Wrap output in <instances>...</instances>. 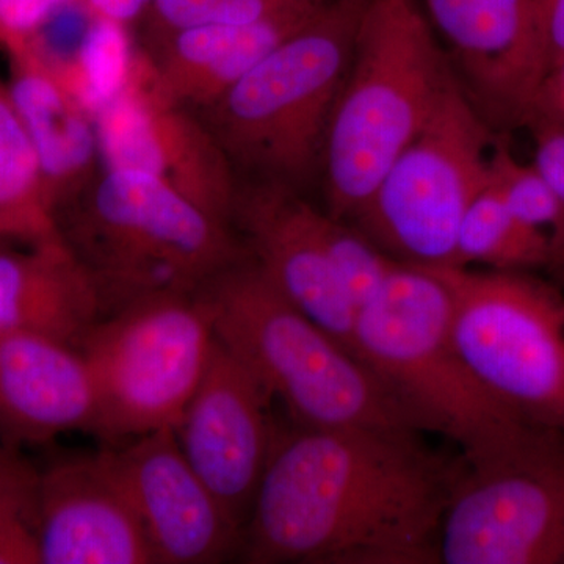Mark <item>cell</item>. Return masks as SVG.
Instances as JSON below:
<instances>
[{"instance_id":"8fae6325","label":"cell","mask_w":564,"mask_h":564,"mask_svg":"<svg viewBox=\"0 0 564 564\" xmlns=\"http://www.w3.org/2000/svg\"><path fill=\"white\" fill-rule=\"evenodd\" d=\"M93 120L106 169L150 173L232 226L237 170L202 117L162 95L150 55H139L129 87Z\"/></svg>"},{"instance_id":"277c9868","label":"cell","mask_w":564,"mask_h":564,"mask_svg":"<svg viewBox=\"0 0 564 564\" xmlns=\"http://www.w3.org/2000/svg\"><path fill=\"white\" fill-rule=\"evenodd\" d=\"M55 221L104 315L147 296L195 293L248 254L234 226L140 170L104 166Z\"/></svg>"},{"instance_id":"5bb4252c","label":"cell","mask_w":564,"mask_h":564,"mask_svg":"<svg viewBox=\"0 0 564 564\" xmlns=\"http://www.w3.org/2000/svg\"><path fill=\"white\" fill-rule=\"evenodd\" d=\"M318 210L292 185L256 180L240 184L232 226L278 291L355 355L358 307L322 242Z\"/></svg>"},{"instance_id":"9c48e42d","label":"cell","mask_w":564,"mask_h":564,"mask_svg":"<svg viewBox=\"0 0 564 564\" xmlns=\"http://www.w3.org/2000/svg\"><path fill=\"white\" fill-rule=\"evenodd\" d=\"M215 336L195 293H162L104 315L80 340L106 440L173 429L202 383Z\"/></svg>"},{"instance_id":"7a4b0ae2","label":"cell","mask_w":564,"mask_h":564,"mask_svg":"<svg viewBox=\"0 0 564 564\" xmlns=\"http://www.w3.org/2000/svg\"><path fill=\"white\" fill-rule=\"evenodd\" d=\"M454 77L421 0H367L323 143L329 215L355 220Z\"/></svg>"},{"instance_id":"6da1fadb","label":"cell","mask_w":564,"mask_h":564,"mask_svg":"<svg viewBox=\"0 0 564 564\" xmlns=\"http://www.w3.org/2000/svg\"><path fill=\"white\" fill-rule=\"evenodd\" d=\"M402 429H274L245 525L252 564L440 563L459 456Z\"/></svg>"},{"instance_id":"4dcf8cb0","label":"cell","mask_w":564,"mask_h":564,"mask_svg":"<svg viewBox=\"0 0 564 564\" xmlns=\"http://www.w3.org/2000/svg\"><path fill=\"white\" fill-rule=\"evenodd\" d=\"M533 118L564 126V62L549 70L544 77L529 121Z\"/></svg>"},{"instance_id":"836d02e7","label":"cell","mask_w":564,"mask_h":564,"mask_svg":"<svg viewBox=\"0 0 564 564\" xmlns=\"http://www.w3.org/2000/svg\"><path fill=\"white\" fill-rule=\"evenodd\" d=\"M144 2H147V6H150L151 0H144ZM147 9H148V7H147Z\"/></svg>"},{"instance_id":"4316f807","label":"cell","mask_w":564,"mask_h":564,"mask_svg":"<svg viewBox=\"0 0 564 564\" xmlns=\"http://www.w3.org/2000/svg\"><path fill=\"white\" fill-rule=\"evenodd\" d=\"M218 0H151L144 11V32L151 47L173 33L209 22Z\"/></svg>"},{"instance_id":"7c38bea8","label":"cell","mask_w":564,"mask_h":564,"mask_svg":"<svg viewBox=\"0 0 564 564\" xmlns=\"http://www.w3.org/2000/svg\"><path fill=\"white\" fill-rule=\"evenodd\" d=\"M421 3L456 80L489 128H525L549 70L533 0Z\"/></svg>"},{"instance_id":"9a60e30c","label":"cell","mask_w":564,"mask_h":564,"mask_svg":"<svg viewBox=\"0 0 564 564\" xmlns=\"http://www.w3.org/2000/svg\"><path fill=\"white\" fill-rule=\"evenodd\" d=\"M150 540L155 564H212L240 551L242 530L182 454L173 429L107 451Z\"/></svg>"},{"instance_id":"e0dca14e","label":"cell","mask_w":564,"mask_h":564,"mask_svg":"<svg viewBox=\"0 0 564 564\" xmlns=\"http://www.w3.org/2000/svg\"><path fill=\"white\" fill-rule=\"evenodd\" d=\"M98 403L79 351L40 334L0 329V429L10 437L47 441L95 433Z\"/></svg>"},{"instance_id":"3957f363","label":"cell","mask_w":564,"mask_h":564,"mask_svg":"<svg viewBox=\"0 0 564 564\" xmlns=\"http://www.w3.org/2000/svg\"><path fill=\"white\" fill-rule=\"evenodd\" d=\"M196 296L215 339L293 422L421 433L372 370L293 306L250 254L215 274Z\"/></svg>"},{"instance_id":"484cf974","label":"cell","mask_w":564,"mask_h":564,"mask_svg":"<svg viewBox=\"0 0 564 564\" xmlns=\"http://www.w3.org/2000/svg\"><path fill=\"white\" fill-rule=\"evenodd\" d=\"M317 226L325 250L356 307L369 302L399 261L389 258L351 223L326 210H318Z\"/></svg>"},{"instance_id":"ba28073f","label":"cell","mask_w":564,"mask_h":564,"mask_svg":"<svg viewBox=\"0 0 564 564\" xmlns=\"http://www.w3.org/2000/svg\"><path fill=\"white\" fill-rule=\"evenodd\" d=\"M440 563L564 564V430L527 423L459 456Z\"/></svg>"},{"instance_id":"30bf717a","label":"cell","mask_w":564,"mask_h":564,"mask_svg":"<svg viewBox=\"0 0 564 564\" xmlns=\"http://www.w3.org/2000/svg\"><path fill=\"white\" fill-rule=\"evenodd\" d=\"M430 270L451 295L452 336L474 377L522 421L564 430L563 296L524 272Z\"/></svg>"},{"instance_id":"d6a6232c","label":"cell","mask_w":564,"mask_h":564,"mask_svg":"<svg viewBox=\"0 0 564 564\" xmlns=\"http://www.w3.org/2000/svg\"><path fill=\"white\" fill-rule=\"evenodd\" d=\"M11 242L9 237L6 236L2 231H0V248L7 247V243Z\"/></svg>"},{"instance_id":"5b68a950","label":"cell","mask_w":564,"mask_h":564,"mask_svg":"<svg viewBox=\"0 0 564 564\" xmlns=\"http://www.w3.org/2000/svg\"><path fill=\"white\" fill-rule=\"evenodd\" d=\"M367 0H326L291 39L196 111L234 169L299 188L321 169Z\"/></svg>"},{"instance_id":"44dd1931","label":"cell","mask_w":564,"mask_h":564,"mask_svg":"<svg viewBox=\"0 0 564 564\" xmlns=\"http://www.w3.org/2000/svg\"><path fill=\"white\" fill-rule=\"evenodd\" d=\"M0 231L33 245L61 240L54 214L44 196L39 159L9 85L0 80Z\"/></svg>"},{"instance_id":"83f0119b","label":"cell","mask_w":564,"mask_h":564,"mask_svg":"<svg viewBox=\"0 0 564 564\" xmlns=\"http://www.w3.org/2000/svg\"><path fill=\"white\" fill-rule=\"evenodd\" d=\"M69 0H0V43L7 52L20 51L55 10Z\"/></svg>"},{"instance_id":"cb8c5ba5","label":"cell","mask_w":564,"mask_h":564,"mask_svg":"<svg viewBox=\"0 0 564 564\" xmlns=\"http://www.w3.org/2000/svg\"><path fill=\"white\" fill-rule=\"evenodd\" d=\"M488 185L514 217L551 237L555 262L563 261V203L533 163L516 158L503 133H497L489 151Z\"/></svg>"},{"instance_id":"8992f818","label":"cell","mask_w":564,"mask_h":564,"mask_svg":"<svg viewBox=\"0 0 564 564\" xmlns=\"http://www.w3.org/2000/svg\"><path fill=\"white\" fill-rule=\"evenodd\" d=\"M355 355L421 432L443 434L474 455L527 425L486 391L451 329V295L430 269L397 262L356 314ZM533 425V423H532Z\"/></svg>"},{"instance_id":"ffe728a7","label":"cell","mask_w":564,"mask_h":564,"mask_svg":"<svg viewBox=\"0 0 564 564\" xmlns=\"http://www.w3.org/2000/svg\"><path fill=\"white\" fill-rule=\"evenodd\" d=\"M10 58L11 101L31 137L55 217L99 173L95 120L50 70L24 55Z\"/></svg>"},{"instance_id":"ac0fdd59","label":"cell","mask_w":564,"mask_h":564,"mask_svg":"<svg viewBox=\"0 0 564 564\" xmlns=\"http://www.w3.org/2000/svg\"><path fill=\"white\" fill-rule=\"evenodd\" d=\"M325 3H304L251 24L204 22L173 33L150 55L159 90L193 111L206 109L313 20Z\"/></svg>"},{"instance_id":"7402d4cb","label":"cell","mask_w":564,"mask_h":564,"mask_svg":"<svg viewBox=\"0 0 564 564\" xmlns=\"http://www.w3.org/2000/svg\"><path fill=\"white\" fill-rule=\"evenodd\" d=\"M555 262L547 234L525 225L486 184L464 215L456 240V267L486 265L524 272Z\"/></svg>"},{"instance_id":"f546056e","label":"cell","mask_w":564,"mask_h":564,"mask_svg":"<svg viewBox=\"0 0 564 564\" xmlns=\"http://www.w3.org/2000/svg\"><path fill=\"white\" fill-rule=\"evenodd\" d=\"M533 7L551 70L564 62V0H533Z\"/></svg>"},{"instance_id":"d4e9b609","label":"cell","mask_w":564,"mask_h":564,"mask_svg":"<svg viewBox=\"0 0 564 564\" xmlns=\"http://www.w3.org/2000/svg\"><path fill=\"white\" fill-rule=\"evenodd\" d=\"M40 478L17 447L0 444V564H41Z\"/></svg>"},{"instance_id":"603a6c76","label":"cell","mask_w":564,"mask_h":564,"mask_svg":"<svg viewBox=\"0 0 564 564\" xmlns=\"http://www.w3.org/2000/svg\"><path fill=\"white\" fill-rule=\"evenodd\" d=\"M139 55L133 50L128 25L95 17L79 54L55 77L95 117L129 87Z\"/></svg>"},{"instance_id":"2e32d148","label":"cell","mask_w":564,"mask_h":564,"mask_svg":"<svg viewBox=\"0 0 564 564\" xmlns=\"http://www.w3.org/2000/svg\"><path fill=\"white\" fill-rule=\"evenodd\" d=\"M41 564H155L107 452L41 470Z\"/></svg>"},{"instance_id":"52a82bcc","label":"cell","mask_w":564,"mask_h":564,"mask_svg":"<svg viewBox=\"0 0 564 564\" xmlns=\"http://www.w3.org/2000/svg\"><path fill=\"white\" fill-rule=\"evenodd\" d=\"M494 139L454 77L351 225L395 261L425 269L456 267L459 228L488 184Z\"/></svg>"},{"instance_id":"f1b7e54d","label":"cell","mask_w":564,"mask_h":564,"mask_svg":"<svg viewBox=\"0 0 564 564\" xmlns=\"http://www.w3.org/2000/svg\"><path fill=\"white\" fill-rule=\"evenodd\" d=\"M525 128L533 135V165L552 185L564 206V126L533 118Z\"/></svg>"},{"instance_id":"d6986e66","label":"cell","mask_w":564,"mask_h":564,"mask_svg":"<svg viewBox=\"0 0 564 564\" xmlns=\"http://www.w3.org/2000/svg\"><path fill=\"white\" fill-rule=\"evenodd\" d=\"M104 317L98 289L61 240L0 248V329L51 337L77 350Z\"/></svg>"},{"instance_id":"1f68e13d","label":"cell","mask_w":564,"mask_h":564,"mask_svg":"<svg viewBox=\"0 0 564 564\" xmlns=\"http://www.w3.org/2000/svg\"><path fill=\"white\" fill-rule=\"evenodd\" d=\"M82 2L96 18L118 22L128 28L132 22L143 18L148 7L144 0H82Z\"/></svg>"},{"instance_id":"4fadbf2b","label":"cell","mask_w":564,"mask_h":564,"mask_svg":"<svg viewBox=\"0 0 564 564\" xmlns=\"http://www.w3.org/2000/svg\"><path fill=\"white\" fill-rule=\"evenodd\" d=\"M270 397L217 339L202 383L174 426L182 454L245 530L274 436Z\"/></svg>"}]
</instances>
